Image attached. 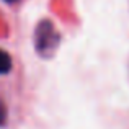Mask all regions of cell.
I'll return each mask as SVG.
<instances>
[{
    "label": "cell",
    "mask_w": 129,
    "mask_h": 129,
    "mask_svg": "<svg viewBox=\"0 0 129 129\" xmlns=\"http://www.w3.org/2000/svg\"><path fill=\"white\" fill-rule=\"evenodd\" d=\"M59 43H60V35L51 21L44 20L36 26L35 46L38 54H41L43 57H51L56 52Z\"/></svg>",
    "instance_id": "cell-1"
},
{
    "label": "cell",
    "mask_w": 129,
    "mask_h": 129,
    "mask_svg": "<svg viewBox=\"0 0 129 129\" xmlns=\"http://www.w3.org/2000/svg\"><path fill=\"white\" fill-rule=\"evenodd\" d=\"M5 2H8V3H13V2H18V0H5Z\"/></svg>",
    "instance_id": "cell-4"
},
{
    "label": "cell",
    "mask_w": 129,
    "mask_h": 129,
    "mask_svg": "<svg viewBox=\"0 0 129 129\" xmlns=\"http://www.w3.org/2000/svg\"><path fill=\"white\" fill-rule=\"evenodd\" d=\"M13 67V60H12V56H10L7 51L0 49V75H5L12 70Z\"/></svg>",
    "instance_id": "cell-2"
},
{
    "label": "cell",
    "mask_w": 129,
    "mask_h": 129,
    "mask_svg": "<svg viewBox=\"0 0 129 129\" xmlns=\"http://www.w3.org/2000/svg\"><path fill=\"white\" fill-rule=\"evenodd\" d=\"M7 121V106L2 100H0V126H3Z\"/></svg>",
    "instance_id": "cell-3"
}]
</instances>
